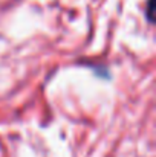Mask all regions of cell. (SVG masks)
I'll return each mask as SVG.
<instances>
[{
  "instance_id": "obj_1",
  "label": "cell",
  "mask_w": 156,
  "mask_h": 157,
  "mask_svg": "<svg viewBox=\"0 0 156 157\" xmlns=\"http://www.w3.org/2000/svg\"><path fill=\"white\" fill-rule=\"evenodd\" d=\"M153 6H155V3H153V0H150L149 5H147V17H149L150 21L153 20Z\"/></svg>"
}]
</instances>
